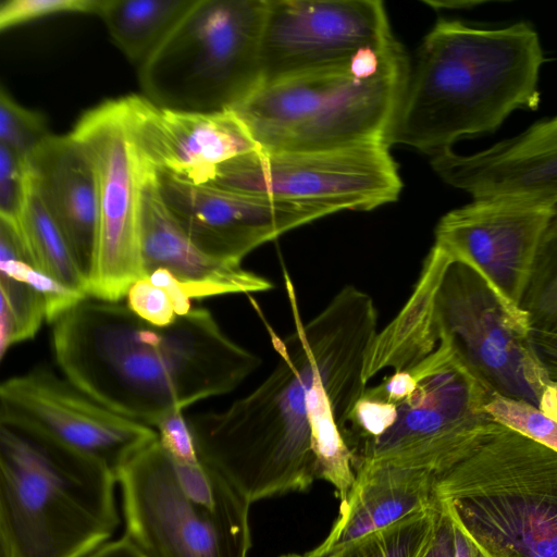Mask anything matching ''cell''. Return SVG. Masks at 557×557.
<instances>
[{
  "label": "cell",
  "instance_id": "1",
  "mask_svg": "<svg viewBox=\"0 0 557 557\" xmlns=\"http://www.w3.org/2000/svg\"><path fill=\"white\" fill-rule=\"evenodd\" d=\"M294 331L268 323L278 360L249 394L221 411L187 417L199 458L250 503L331 483L341 502L355 481L346 441L350 413L367 389L363 369L379 333L372 297L342 287L309 322L283 270Z\"/></svg>",
  "mask_w": 557,
  "mask_h": 557
},
{
  "label": "cell",
  "instance_id": "2",
  "mask_svg": "<svg viewBox=\"0 0 557 557\" xmlns=\"http://www.w3.org/2000/svg\"><path fill=\"white\" fill-rule=\"evenodd\" d=\"M51 344L76 388L153 429L174 411L231 393L261 364L206 308L157 326L126 304L86 297L53 322Z\"/></svg>",
  "mask_w": 557,
  "mask_h": 557
},
{
  "label": "cell",
  "instance_id": "3",
  "mask_svg": "<svg viewBox=\"0 0 557 557\" xmlns=\"http://www.w3.org/2000/svg\"><path fill=\"white\" fill-rule=\"evenodd\" d=\"M544 62L529 22L479 27L440 18L410 69L387 145L433 157L462 138L494 133L515 111L540 107Z\"/></svg>",
  "mask_w": 557,
  "mask_h": 557
},
{
  "label": "cell",
  "instance_id": "4",
  "mask_svg": "<svg viewBox=\"0 0 557 557\" xmlns=\"http://www.w3.org/2000/svg\"><path fill=\"white\" fill-rule=\"evenodd\" d=\"M409 73L394 38L349 63L259 85L231 110L263 151L387 145Z\"/></svg>",
  "mask_w": 557,
  "mask_h": 557
},
{
  "label": "cell",
  "instance_id": "5",
  "mask_svg": "<svg viewBox=\"0 0 557 557\" xmlns=\"http://www.w3.org/2000/svg\"><path fill=\"white\" fill-rule=\"evenodd\" d=\"M116 474L0 425V536L15 557H87L120 523Z\"/></svg>",
  "mask_w": 557,
  "mask_h": 557
},
{
  "label": "cell",
  "instance_id": "6",
  "mask_svg": "<svg viewBox=\"0 0 557 557\" xmlns=\"http://www.w3.org/2000/svg\"><path fill=\"white\" fill-rule=\"evenodd\" d=\"M435 497L486 557H557V451L495 422Z\"/></svg>",
  "mask_w": 557,
  "mask_h": 557
},
{
  "label": "cell",
  "instance_id": "7",
  "mask_svg": "<svg viewBox=\"0 0 557 557\" xmlns=\"http://www.w3.org/2000/svg\"><path fill=\"white\" fill-rule=\"evenodd\" d=\"M117 483L124 535L148 557H247L250 503L209 465L177 462L157 440Z\"/></svg>",
  "mask_w": 557,
  "mask_h": 557
},
{
  "label": "cell",
  "instance_id": "8",
  "mask_svg": "<svg viewBox=\"0 0 557 557\" xmlns=\"http://www.w3.org/2000/svg\"><path fill=\"white\" fill-rule=\"evenodd\" d=\"M268 0H197L139 66L144 96L186 112L233 109L260 85Z\"/></svg>",
  "mask_w": 557,
  "mask_h": 557
},
{
  "label": "cell",
  "instance_id": "9",
  "mask_svg": "<svg viewBox=\"0 0 557 557\" xmlns=\"http://www.w3.org/2000/svg\"><path fill=\"white\" fill-rule=\"evenodd\" d=\"M408 371V392L398 399L386 397L395 405L387 426L348 446L354 466L380 462L426 471L437 479L468 457L497 422L485 410L494 393L446 341Z\"/></svg>",
  "mask_w": 557,
  "mask_h": 557
},
{
  "label": "cell",
  "instance_id": "10",
  "mask_svg": "<svg viewBox=\"0 0 557 557\" xmlns=\"http://www.w3.org/2000/svg\"><path fill=\"white\" fill-rule=\"evenodd\" d=\"M433 327L437 344L446 341L492 393L539 408L550 381L532 344L529 314L451 255L434 294Z\"/></svg>",
  "mask_w": 557,
  "mask_h": 557
},
{
  "label": "cell",
  "instance_id": "11",
  "mask_svg": "<svg viewBox=\"0 0 557 557\" xmlns=\"http://www.w3.org/2000/svg\"><path fill=\"white\" fill-rule=\"evenodd\" d=\"M385 144L319 151H263L218 165L205 186L343 210L397 200L403 184Z\"/></svg>",
  "mask_w": 557,
  "mask_h": 557
},
{
  "label": "cell",
  "instance_id": "12",
  "mask_svg": "<svg viewBox=\"0 0 557 557\" xmlns=\"http://www.w3.org/2000/svg\"><path fill=\"white\" fill-rule=\"evenodd\" d=\"M70 134L90 159L98 184V230L87 295L120 302L134 283L146 277L141 191L152 169L127 132L120 98L85 112Z\"/></svg>",
  "mask_w": 557,
  "mask_h": 557
},
{
  "label": "cell",
  "instance_id": "13",
  "mask_svg": "<svg viewBox=\"0 0 557 557\" xmlns=\"http://www.w3.org/2000/svg\"><path fill=\"white\" fill-rule=\"evenodd\" d=\"M0 425L98 461L116 476L158 440L153 428L108 409L45 368L2 382Z\"/></svg>",
  "mask_w": 557,
  "mask_h": 557
},
{
  "label": "cell",
  "instance_id": "14",
  "mask_svg": "<svg viewBox=\"0 0 557 557\" xmlns=\"http://www.w3.org/2000/svg\"><path fill=\"white\" fill-rule=\"evenodd\" d=\"M394 38L377 0H268L260 85L349 63Z\"/></svg>",
  "mask_w": 557,
  "mask_h": 557
},
{
  "label": "cell",
  "instance_id": "15",
  "mask_svg": "<svg viewBox=\"0 0 557 557\" xmlns=\"http://www.w3.org/2000/svg\"><path fill=\"white\" fill-rule=\"evenodd\" d=\"M169 210L206 253L232 262L287 231L337 212L334 208L282 201L209 186L186 184L157 173Z\"/></svg>",
  "mask_w": 557,
  "mask_h": 557
},
{
  "label": "cell",
  "instance_id": "16",
  "mask_svg": "<svg viewBox=\"0 0 557 557\" xmlns=\"http://www.w3.org/2000/svg\"><path fill=\"white\" fill-rule=\"evenodd\" d=\"M553 207L506 198L472 199L447 212L434 244L474 267L521 307Z\"/></svg>",
  "mask_w": 557,
  "mask_h": 557
},
{
  "label": "cell",
  "instance_id": "17",
  "mask_svg": "<svg viewBox=\"0 0 557 557\" xmlns=\"http://www.w3.org/2000/svg\"><path fill=\"white\" fill-rule=\"evenodd\" d=\"M127 132L157 173L205 186L215 168L261 150L232 111L200 113L161 108L145 96L120 98Z\"/></svg>",
  "mask_w": 557,
  "mask_h": 557
},
{
  "label": "cell",
  "instance_id": "18",
  "mask_svg": "<svg viewBox=\"0 0 557 557\" xmlns=\"http://www.w3.org/2000/svg\"><path fill=\"white\" fill-rule=\"evenodd\" d=\"M434 172L472 199L506 198L554 207L557 203V115L485 149L431 157Z\"/></svg>",
  "mask_w": 557,
  "mask_h": 557
},
{
  "label": "cell",
  "instance_id": "19",
  "mask_svg": "<svg viewBox=\"0 0 557 557\" xmlns=\"http://www.w3.org/2000/svg\"><path fill=\"white\" fill-rule=\"evenodd\" d=\"M140 248L145 276L166 270L191 299L262 293L274 287L270 280L242 263L212 257L197 247L164 202L154 170L148 173L141 191Z\"/></svg>",
  "mask_w": 557,
  "mask_h": 557
},
{
  "label": "cell",
  "instance_id": "20",
  "mask_svg": "<svg viewBox=\"0 0 557 557\" xmlns=\"http://www.w3.org/2000/svg\"><path fill=\"white\" fill-rule=\"evenodd\" d=\"M32 185L87 277L98 230V184L90 159L69 135H49L27 157Z\"/></svg>",
  "mask_w": 557,
  "mask_h": 557
},
{
  "label": "cell",
  "instance_id": "21",
  "mask_svg": "<svg viewBox=\"0 0 557 557\" xmlns=\"http://www.w3.org/2000/svg\"><path fill=\"white\" fill-rule=\"evenodd\" d=\"M355 481L324 541L307 557L331 553L433 506L436 478L421 470L380 462L354 466Z\"/></svg>",
  "mask_w": 557,
  "mask_h": 557
},
{
  "label": "cell",
  "instance_id": "22",
  "mask_svg": "<svg viewBox=\"0 0 557 557\" xmlns=\"http://www.w3.org/2000/svg\"><path fill=\"white\" fill-rule=\"evenodd\" d=\"M450 253L434 244L425 257L413 292L399 313L376 334L367 355L363 380L385 369L408 371L437 347L433 300Z\"/></svg>",
  "mask_w": 557,
  "mask_h": 557
},
{
  "label": "cell",
  "instance_id": "23",
  "mask_svg": "<svg viewBox=\"0 0 557 557\" xmlns=\"http://www.w3.org/2000/svg\"><path fill=\"white\" fill-rule=\"evenodd\" d=\"M197 0H103L99 16L110 37L140 66Z\"/></svg>",
  "mask_w": 557,
  "mask_h": 557
},
{
  "label": "cell",
  "instance_id": "24",
  "mask_svg": "<svg viewBox=\"0 0 557 557\" xmlns=\"http://www.w3.org/2000/svg\"><path fill=\"white\" fill-rule=\"evenodd\" d=\"M17 224L34 264L60 284L88 297L87 277L30 180Z\"/></svg>",
  "mask_w": 557,
  "mask_h": 557
},
{
  "label": "cell",
  "instance_id": "25",
  "mask_svg": "<svg viewBox=\"0 0 557 557\" xmlns=\"http://www.w3.org/2000/svg\"><path fill=\"white\" fill-rule=\"evenodd\" d=\"M437 502L385 529L364 535L326 557H421L440 519Z\"/></svg>",
  "mask_w": 557,
  "mask_h": 557
},
{
  "label": "cell",
  "instance_id": "26",
  "mask_svg": "<svg viewBox=\"0 0 557 557\" xmlns=\"http://www.w3.org/2000/svg\"><path fill=\"white\" fill-rule=\"evenodd\" d=\"M521 308L535 330L546 331L557 319V203L540 242Z\"/></svg>",
  "mask_w": 557,
  "mask_h": 557
},
{
  "label": "cell",
  "instance_id": "27",
  "mask_svg": "<svg viewBox=\"0 0 557 557\" xmlns=\"http://www.w3.org/2000/svg\"><path fill=\"white\" fill-rule=\"evenodd\" d=\"M485 410L498 423L557 451V422L537 407L494 394Z\"/></svg>",
  "mask_w": 557,
  "mask_h": 557
},
{
  "label": "cell",
  "instance_id": "28",
  "mask_svg": "<svg viewBox=\"0 0 557 557\" xmlns=\"http://www.w3.org/2000/svg\"><path fill=\"white\" fill-rule=\"evenodd\" d=\"M50 133L44 116L16 103L0 91V144L26 158Z\"/></svg>",
  "mask_w": 557,
  "mask_h": 557
},
{
  "label": "cell",
  "instance_id": "29",
  "mask_svg": "<svg viewBox=\"0 0 557 557\" xmlns=\"http://www.w3.org/2000/svg\"><path fill=\"white\" fill-rule=\"evenodd\" d=\"M0 298L15 319L16 344L34 338L46 319L44 296L26 281L0 272Z\"/></svg>",
  "mask_w": 557,
  "mask_h": 557
},
{
  "label": "cell",
  "instance_id": "30",
  "mask_svg": "<svg viewBox=\"0 0 557 557\" xmlns=\"http://www.w3.org/2000/svg\"><path fill=\"white\" fill-rule=\"evenodd\" d=\"M28 190L26 158L0 144V218L17 223Z\"/></svg>",
  "mask_w": 557,
  "mask_h": 557
},
{
  "label": "cell",
  "instance_id": "31",
  "mask_svg": "<svg viewBox=\"0 0 557 557\" xmlns=\"http://www.w3.org/2000/svg\"><path fill=\"white\" fill-rule=\"evenodd\" d=\"M103 0H7L0 5V29L59 13L99 14Z\"/></svg>",
  "mask_w": 557,
  "mask_h": 557
},
{
  "label": "cell",
  "instance_id": "32",
  "mask_svg": "<svg viewBox=\"0 0 557 557\" xmlns=\"http://www.w3.org/2000/svg\"><path fill=\"white\" fill-rule=\"evenodd\" d=\"M126 306L140 319L157 326L169 325L178 317L169 294L147 277L131 286Z\"/></svg>",
  "mask_w": 557,
  "mask_h": 557
},
{
  "label": "cell",
  "instance_id": "33",
  "mask_svg": "<svg viewBox=\"0 0 557 557\" xmlns=\"http://www.w3.org/2000/svg\"><path fill=\"white\" fill-rule=\"evenodd\" d=\"M154 430L161 446L172 459L190 465L201 461L184 411H174L165 416L158 422Z\"/></svg>",
  "mask_w": 557,
  "mask_h": 557
},
{
  "label": "cell",
  "instance_id": "34",
  "mask_svg": "<svg viewBox=\"0 0 557 557\" xmlns=\"http://www.w3.org/2000/svg\"><path fill=\"white\" fill-rule=\"evenodd\" d=\"M441 506L442 510L435 531L421 557H454L453 522L442 502Z\"/></svg>",
  "mask_w": 557,
  "mask_h": 557
},
{
  "label": "cell",
  "instance_id": "35",
  "mask_svg": "<svg viewBox=\"0 0 557 557\" xmlns=\"http://www.w3.org/2000/svg\"><path fill=\"white\" fill-rule=\"evenodd\" d=\"M532 344L549 381H557V334L532 329Z\"/></svg>",
  "mask_w": 557,
  "mask_h": 557
},
{
  "label": "cell",
  "instance_id": "36",
  "mask_svg": "<svg viewBox=\"0 0 557 557\" xmlns=\"http://www.w3.org/2000/svg\"><path fill=\"white\" fill-rule=\"evenodd\" d=\"M147 278L169 294L178 317L187 314L193 309L190 304L191 298L186 294L176 278L166 270H156L149 274Z\"/></svg>",
  "mask_w": 557,
  "mask_h": 557
},
{
  "label": "cell",
  "instance_id": "37",
  "mask_svg": "<svg viewBox=\"0 0 557 557\" xmlns=\"http://www.w3.org/2000/svg\"><path fill=\"white\" fill-rule=\"evenodd\" d=\"M87 557H148L127 536L109 541Z\"/></svg>",
  "mask_w": 557,
  "mask_h": 557
},
{
  "label": "cell",
  "instance_id": "38",
  "mask_svg": "<svg viewBox=\"0 0 557 557\" xmlns=\"http://www.w3.org/2000/svg\"><path fill=\"white\" fill-rule=\"evenodd\" d=\"M16 344V324L8 304L0 298V359Z\"/></svg>",
  "mask_w": 557,
  "mask_h": 557
},
{
  "label": "cell",
  "instance_id": "39",
  "mask_svg": "<svg viewBox=\"0 0 557 557\" xmlns=\"http://www.w3.org/2000/svg\"><path fill=\"white\" fill-rule=\"evenodd\" d=\"M450 519L454 530V557H486L451 516Z\"/></svg>",
  "mask_w": 557,
  "mask_h": 557
},
{
  "label": "cell",
  "instance_id": "40",
  "mask_svg": "<svg viewBox=\"0 0 557 557\" xmlns=\"http://www.w3.org/2000/svg\"><path fill=\"white\" fill-rule=\"evenodd\" d=\"M539 409L557 422V381H550L545 387L540 399Z\"/></svg>",
  "mask_w": 557,
  "mask_h": 557
},
{
  "label": "cell",
  "instance_id": "41",
  "mask_svg": "<svg viewBox=\"0 0 557 557\" xmlns=\"http://www.w3.org/2000/svg\"><path fill=\"white\" fill-rule=\"evenodd\" d=\"M0 557H15L9 543L0 536Z\"/></svg>",
  "mask_w": 557,
  "mask_h": 557
},
{
  "label": "cell",
  "instance_id": "42",
  "mask_svg": "<svg viewBox=\"0 0 557 557\" xmlns=\"http://www.w3.org/2000/svg\"><path fill=\"white\" fill-rule=\"evenodd\" d=\"M549 332L554 333V334H557V319L555 320V322L550 325V327L548 329Z\"/></svg>",
  "mask_w": 557,
  "mask_h": 557
},
{
  "label": "cell",
  "instance_id": "43",
  "mask_svg": "<svg viewBox=\"0 0 557 557\" xmlns=\"http://www.w3.org/2000/svg\"><path fill=\"white\" fill-rule=\"evenodd\" d=\"M281 557H307L306 555H298V554H288Z\"/></svg>",
  "mask_w": 557,
  "mask_h": 557
}]
</instances>
